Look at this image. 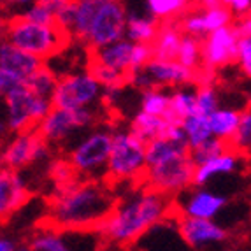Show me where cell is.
I'll list each match as a JSON object with an SVG mask.
<instances>
[{"mask_svg":"<svg viewBox=\"0 0 251 251\" xmlns=\"http://www.w3.org/2000/svg\"><path fill=\"white\" fill-rule=\"evenodd\" d=\"M241 113L243 109H234V107H220L214 111L213 114H209V123L213 135L223 139V141H230L234 137L235 130L241 122Z\"/></svg>","mask_w":251,"mask_h":251,"instance_id":"484cf974","label":"cell"},{"mask_svg":"<svg viewBox=\"0 0 251 251\" xmlns=\"http://www.w3.org/2000/svg\"><path fill=\"white\" fill-rule=\"evenodd\" d=\"M220 107V93L216 84H204L197 86V113L209 116Z\"/></svg>","mask_w":251,"mask_h":251,"instance_id":"8d00e7d4","label":"cell"},{"mask_svg":"<svg viewBox=\"0 0 251 251\" xmlns=\"http://www.w3.org/2000/svg\"><path fill=\"white\" fill-rule=\"evenodd\" d=\"M183 128H184V132H186V143H188L190 150L199 146V144H202L209 137H213L209 116H205V114H201V113H195L186 118L183 122Z\"/></svg>","mask_w":251,"mask_h":251,"instance_id":"83f0119b","label":"cell"},{"mask_svg":"<svg viewBox=\"0 0 251 251\" xmlns=\"http://www.w3.org/2000/svg\"><path fill=\"white\" fill-rule=\"evenodd\" d=\"M46 171L53 186H63V184H69L79 177V174L69 158H51L48 162Z\"/></svg>","mask_w":251,"mask_h":251,"instance_id":"e575fe53","label":"cell"},{"mask_svg":"<svg viewBox=\"0 0 251 251\" xmlns=\"http://www.w3.org/2000/svg\"><path fill=\"white\" fill-rule=\"evenodd\" d=\"M197 113V86L195 84H184L172 88L171 92V109L163 114L169 123L183 125L188 116Z\"/></svg>","mask_w":251,"mask_h":251,"instance_id":"ffe728a7","label":"cell"},{"mask_svg":"<svg viewBox=\"0 0 251 251\" xmlns=\"http://www.w3.org/2000/svg\"><path fill=\"white\" fill-rule=\"evenodd\" d=\"M243 158H246L244 155L237 153L235 150L228 148L226 151H223L222 155L213 156L207 162L201 163L195 169V186H205L207 183L214 179L218 176H226V174H234L241 167Z\"/></svg>","mask_w":251,"mask_h":251,"instance_id":"ac0fdd59","label":"cell"},{"mask_svg":"<svg viewBox=\"0 0 251 251\" xmlns=\"http://www.w3.org/2000/svg\"><path fill=\"white\" fill-rule=\"evenodd\" d=\"M195 5V0H146V11L163 21H177Z\"/></svg>","mask_w":251,"mask_h":251,"instance_id":"4316f807","label":"cell"},{"mask_svg":"<svg viewBox=\"0 0 251 251\" xmlns=\"http://www.w3.org/2000/svg\"><path fill=\"white\" fill-rule=\"evenodd\" d=\"M56 83H58V75L54 74V71H51L46 63H44L42 67H39L37 71L26 79V86H28L32 92L41 97H48V99L53 97Z\"/></svg>","mask_w":251,"mask_h":251,"instance_id":"1f68e13d","label":"cell"},{"mask_svg":"<svg viewBox=\"0 0 251 251\" xmlns=\"http://www.w3.org/2000/svg\"><path fill=\"white\" fill-rule=\"evenodd\" d=\"M228 146L244 156H251V104L241 113V122L234 137L228 141Z\"/></svg>","mask_w":251,"mask_h":251,"instance_id":"4dcf8cb0","label":"cell"},{"mask_svg":"<svg viewBox=\"0 0 251 251\" xmlns=\"http://www.w3.org/2000/svg\"><path fill=\"white\" fill-rule=\"evenodd\" d=\"M2 99L5 105V118L2 122L4 134L7 132L16 134V132L37 128L39 123L54 107L51 99L34 93L26 86V83L18 84L16 88L9 90Z\"/></svg>","mask_w":251,"mask_h":251,"instance_id":"8992f818","label":"cell"},{"mask_svg":"<svg viewBox=\"0 0 251 251\" xmlns=\"http://www.w3.org/2000/svg\"><path fill=\"white\" fill-rule=\"evenodd\" d=\"M171 88L153 86V88L141 92V109L150 114L163 116L171 109Z\"/></svg>","mask_w":251,"mask_h":251,"instance_id":"f1b7e54d","label":"cell"},{"mask_svg":"<svg viewBox=\"0 0 251 251\" xmlns=\"http://www.w3.org/2000/svg\"><path fill=\"white\" fill-rule=\"evenodd\" d=\"M250 14H251V11H250Z\"/></svg>","mask_w":251,"mask_h":251,"instance_id":"7dc6e473","label":"cell"},{"mask_svg":"<svg viewBox=\"0 0 251 251\" xmlns=\"http://www.w3.org/2000/svg\"><path fill=\"white\" fill-rule=\"evenodd\" d=\"M2 32L4 41L32 54H37L42 60H50L60 54L72 39L67 30H63L56 23L42 25L26 20L23 14L5 20Z\"/></svg>","mask_w":251,"mask_h":251,"instance_id":"277c9868","label":"cell"},{"mask_svg":"<svg viewBox=\"0 0 251 251\" xmlns=\"http://www.w3.org/2000/svg\"><path fill=\"white\" fill-rule=\"evenodd\" d=\"M202 9V16H204L205 30H207V35L214 30L222 28V26L232 25L235 23V14L228 5L223 4H213V5H199Z\"/></svg>","mask_w":251,"mask_h":251,"instance_id":"f546056e","label":"cell"},{"mask_svg":"<svg viewBox=\"0 0 251 251\" xmlns=\"http://www.w3.org/2000/svg\"><path fill=\"white\" fill-rule=\"evenodd\" d=\"M21 14L26 20L35 21V23H42V25H53V23H56V16H54L53 11L50 7H46V5L39 4V2H34L32 5L25 7V11Z\"/></svg>","mask_w":251,"mask_h":251,"instance_id":"74e56055","label":"cell"},{"mask_svg":"<svg viewBox=\"0 0 251 251\" xmlns=\"http://www.w3.org/2000/svg\"><path fill=\"white\" fill-rule=\"evenodd\" d=\"M30 190L21 171L2 167L0 171V216L5 222L28 202Z\"/></svg>","mask_w":251,"mask_h":251,"instance_id":"2e32d148","label":"cell"},{"mask_svg":"<svg viewBox=\"0 0 251 251\" xmlns=\"http://www.w3.org/2000/svg\"><path fill=\"white\" fill-rule=\"evenodd\" d=\"M177 234L181 241L188 248L202 250V248L218 246L228 239V232L222 225H218L211 218H193L179 214L177 218Z\"/></svg>","mask_w":251,"mask_h":251,"instance_id":"5bb4252c","label":"cell"},{"mask_svg":"<svg viewBox=\"0 0 251 251\" xmlns=\"http://www.w3.org/2000/svg\"><path fill=\"white\" fill-rule=\"evenodd\" d=\"M35 0H7V4L18 5V7H28V5L34 4Z\"/></svg>","mask_w":251,"mask_h":251,"instance_id":"bcb514c9","label":"cell"},{"mask_svg":"<svg viewBox=\"0 0 251 251\" xmlns=\"http://www.w3.org/2000/svg\"><path fill=\"white\" fill-rule=\"evenodd\" d=\"M239 69L251 77V34L241 35V46H239Z\"/></svg>","mask_w":251,"mask_h":251,"instance_id":"60d3db41","label":"cell"},{"mask_svg":"<svg viewBox=\"0 0 251 251\" xmlns=\"http://www.w3.org/2000/svg\"><path fill=\"white\" fill-rule=\"evenodd\" d=\"M188 153H190L188 143H177V141H171L167 137H158L146 143L148 165H155V163L165 162V160L174 158V156H179V155H188Z\"/></svg>","mask_w":251,"mask_h":251,"instance_id":"d4e9b609","label":"cell"},{"mask_svg":"<svg viewBox=\"0 0 251 251\" xmlns=\"http://www.w3.org/2000/svg\"><path fill=\"white\" fill-rule=\"evenodd\" d=\"M20 250L18 239L13 235H2L0 237V251H16Z\"/></svg>","mask_w":251,"mask_h":251,"instance_id":"f6af8a7d","label":"cell"},{"mask_svg":"<svg viewBox=\"0 0 251 251\" xmlns=\"http://www.w3.org/2000/svg\"><path fill=\"white\" fill-rule=\"evenodd\" d=\"M169 125L171 123L165 120L163 116H156V114H150L146 111H139L134 114V118L130 120L128 128L134 132L137 137H141L144 143H150L153 139L165 137V132H167Z\"/></svg>","mask_w":251,"mask_h":251,"instance_id":"603a6c76","label":"cell"},{"mask_svg":"<svg viewBox=\"0 0 251 251\" xmlns=\"http://www.w3.org/2000/svg\"><path fill=\"white\" fill-rule=\"evenodd\" d=\"M183 28L177 21H163L160 25L158 35L151 42L153 50V58L160 60H176L179 53L181 41H183Z\"/></svg>","mask_w":251,"mask_h":251,"instance_id":"d6986e66","label":"cell"},{"mask_svg":"<svg viewBox=\"0 0 251 251\" xmlns=\"http://www.w3.org/2000/svg\"><path fill=\"white\" fill-rule=\"evenodd\" d=\"M213 4H223L234 11L235 16H246L251 11V0H195V5H213Z\"/></svg>","mask_w":251,"mask_h":251,"instance_id":"ab89813d","label":"cell"},{"mask_svg":"<svg viewBox=\"0 0 251 251\" xmlns=\"http://www.w3.org/2000/svg\"><path fill=\"white\" fill-rule=\"evenodd\" d=\"M174 197L151 190L144 184L114 202L113 209L95 228L100 243L107 248H130L174 209Z\"/></svg>","mask_w":251,"mask_h":251,"instance_id":"6da1fadb","label":"cell"},{"mask_svg":"<svg viewBox=\"0 0 251 251\" xmlns=\"http://www.w3.org/2000/svg\"><path fill=\"white\" fill-rule=\"evenodd\" d=\"M35 2H39V4L46 5V7H50L51 11L54 13V16L60 13V11H63L65 7H69V5H72L75 2V0H35Z\"/></svg>","mask_w":251,"mask_h":251,"instance_id":"ee69618b","label":"cell"},{"mask_svg":"<svg viewBox=\"0 0 251 251\" xmlns=\"http://www.w3.org/2000/svg\"><path fill=\"white\" fill-rule=\"evenodd\" d=\"M126 21L128 9L123 0H75L71 35L93 51L125 37Z\"/></svg>","mask_w":251,"mask_h":251,"instance_id":"3957f363","label":"cell"},{"mask_svg":"<svg viewBox=\"0 0 251 251\" xmlns=\"http://www.w3.org/2000/svg\"><path fill=\"white\" fill-rule=\"evenodd\" d=\"M128 86H122V84H113V86H104L102 90V104L104 105H114L116 102H120V99L123 97V90Z\"/></svg>","mask_w":251,"mask_h":251,"instance_id":"7bdbcfd3","label":"cell"},{"mask_svg":"<svg viewBox=\"0 0 251 251\" xmlns=\"http://www.w3.org/2000/svg\"><path fill=\"white\" fill-rule=\"evenodd\" d=\"M150 74L153 75L156 86L163 88H177L184 84H193L195 69H190L179 62V60H160L153 58L146 65Z\"/></svg>","mask_w":251,"mask_h":251,"instance_id":"e0dca14e","label":"cell"},{"mask_svg":"<svg viewBox=\"0 0 251 251\" xmlns=\"http://www.w3.org/2000/svg\"><path fill=\"white\" fill-rule=\"evenodd\" d=\"M102 90L104 86L86 69L81 72L60 75L51 100H53L54 107H90L102 100Z\"/></svg>","mask_w":251,"mask_h":251,"instance_id":"30bf717a","label":"cell"},{"mask_svg":"<svg viewBox=\"0 0 251 251\" xmlns=\"http://www.w3.org/2000/svg\"><path fill=\"white\" fill-rule=\"evenodd\" d=\"M86 69L95 75L102 86H113V84L128 86V74L118 71V69L111 67V65H105V63L99 62V60L92 58V56H90L88 67Z\"/></svg>","mask_w":251,"mask_h":251,"instance_id":"d6a6232c","label":"cell"},{"mask_svg":"<svg viewBox=\"0 0 251 251\" xmlns=\"http://www.w3.org/2000/svg\"><path fill=\"white\" fill-rule=\"evenodd\" d=\"M153 86H156V83L146 67L132 71L128 74V88H134L137 92H146V90L153 88Z\"/></svg>","mask_w":251,"mask_h":251,"instance_id":"f35d334b","label":"cell"},{"mask_svg":"<svg viewBox=\"0 0 251 251\" xmlns=\"http://www.w3.org/2000/svg\"><path fill=\"white\" fill-rule=\"evenodd\" d=\"M228 148L230 146H228L226 141H223V139L213 135V137H209L202 144L192 148V150H190V156H192V160L197 163V165H201V163L207 162V160L213 158V156L222 155L223 151H226Z\"/></svg>","mask_w":251,"mask_h":251,"instance_id":"d590c367","label":"cell"},{"mask_svg":"<svg viewBox=\"0 0 251 251\" xmlns=\"http://www.w3.org/2000/svg\"><path fill=\"white\" fill-rule=\"evenodd\" d=\"M239 46L241 32L235 23L214 30L202 39V65L216 71L230 67L239 60Z\"/></svg>","mask_w":251,"mask_h":251,"instance_id":"4fadbf2b","label":"cell"},{"mask_svg":"<svg viewBox=\"0 0 251 251\" xmlns=\"http://www.w3.org/2000/svg\"><path fill=\"white\" fill-rule=\"evenodd\" d=\"M134 46H135L134 41L123 37V39H120V41L111 42L107 46H102V48H99V50L90 51V56L99 60V62L105 63V65H111V67L128 74Z\"/></svg>","mask_w":251,"mask_h":251,"instance_id":"44dd1931","label":"cell"},{"mask_svg":"<svg viewBox=\"0 0 251 251\" xmlns=\"http://www.w3.org/2000/svg\"><path fill=\"white\" fill-rule=\"evenodd\" d=\"M114 132L107 126H93L88 134L77 139L69 150L67 158L74 165L79 177L104 179L109 156L113 150Z\"/></svg>","mask_w":251,"mask_h":251,"instance_id":"52a82bcc","label":"cell"},{"mask_svg":"<svg viewBox=\"0 0 251 251\" xmlns=\"http://www.w3.org/2000/svg\"><path fill=\"white\" fill-rule=\"evenodd\" d=\"M183 65L190 69H197L202 65V39L195 35L184 34L181 41L177 58Z\"/></svg>","mask_w":251,"mask_h":251,"instance_id":"836d02e7","label":"cell"},{"mask_svg":"<svg viewBox=\"0 0 251 251\" xmlns=\"http://www.w3.org/2000/svg\"><path fill=\"white\" fill-rule=\"evenodd\" d=\"M162 21L156 20L153 14L146 11L144 14H135L128 11V21H126V39L134 42H144L151 44L158 35Z\"/></svg>","mask_w":251,"mask_h":251,"instance_id":"7402d4cb","label":"cell"},{"mask_svg":"<svg viewBox=\"0 0 251 251\" xmlns=\"http://www.w3.org/2000/svg\"><path fill=\"white\" fill-rule=\"evenodd\" d=\"M195 169L197 163L192 160L190 153L174 156L165 162L148 165L141 184L176 199L177 195L195 186Z\"/></svg>","mask_w":251,"mask_h":251,"instance_id":"9c48e42d","label":"cell"},{"mask_svg":"<svg viewBox=\"0 0 251 251\" xmlns=\"http://www.w3.org/2000/svg\"><path fill=\"white\" fill-rule=\"evenodd\" d=\"M99 123L95 105L77 109L53 107L37 130L51 146H65L84 130H92Z\"/></svg>","mask_w":251,"mask_h":251,"instance_id":"ba28073f","label":"cell"},{"mask_svg":"<svg viewBox=\"0 0 251 251\" xmlns=\"http://www.w3.org/2000/svg\"><path fill=\"white\" fill-rule=\"evenodd\" d=\"M146 143L132 130L114 132L105 177L111 186L120 183H143L146 172Z\"/></svg>","mask_w":251,"mask_h":251,"instance_id":"5b68a950","label":"cell"},{"mask_svg":"<svg viewBox=\"0 0 251 251\" xmlns=\"http://www.w3.org/2000/svg\"><path fill=\"white\" fill-rule=\"evenodd\" d=\"M111 188L105 179L92 177L54 186L48 201V222L62 230H95L116 202Z\"/></svg>","mask_w":251,"mask_h":251,"instance_id":"7a4b0ae2","label":"cell"},{"mask_svg":"<svg viewBox=\"0 0 251 251\" xmlns=\"http://www.w3.org/2000/svg\"><path fill=\"white\" fill-rule=\"evenodd\" d=\"M63 232L65 230L50 223V226L39 228L30 235V239L26 241V248L32 251H69L71 244Z\"/></svg>","mask_w":251,"mask_h":251,"instance_id":"cb8c5ba5","label":"cell"},{"mask_svg":"<svg viewBox=\"0 0 251 251\" xmlns=\"http://www.w3.org/2000/svg\"><path fill=\"white\" fill-rule=\"evenodd\" d=\"M218 79V71L207 65H201L195 69V75H193V84L195 86H204V84H216Z\"/></svg>","mask_w":251,"mask_h":251,"instance_id":"b9f144b4","label":"cell"},{"mask_svg":"<svg viewBox=\"0 0 251 251\" xmlns=\"http://www.w3.org/2000/svg\"><path fill=\"white\" fill-rule=\"evenodd\" d=\"M184 197L177 195L174 199V204L181 209V214L193 218H211L214 220L216 214L225 207L226 197L218 195V193L211 192V190L204 188V186H197V188H188L183 192Z\"/></svg>","mask_w":251,"mask_h":251,"instance_id":"9a60e30c","label":"cell"},{"mask_svg":"<svg viewBox=\"0 0 251 251\" xmlns=\"http://www.w3.org/2000/svg\"><path fill=\"white\" fill-rule=\"evenodd\" d=\"M51 144L39 134L37 128L11 134L2 148V167L25 171L35 163L51 160Z\"/></svg>","mask_w":251,"mask_h":251,"instance_id":"8fae6325","label":"cell"},{"mask_svg":"<svg viewBox=\"0 0 251 251\" xmlns=\"http://www.w3.org/2000/svg\"><path fill=\"white\" fill-rule=\"evenodd\" d=\"M46 60L37 54L14 46L2 39L0 46V95L4 97L9 90L16 88L18 84L26 83L30 75L39 67H42Z\"/></svg>","mask_w":251,"mask_h":251,"instance_id":"7c38bea8","label":"cell"}]
</instances>
